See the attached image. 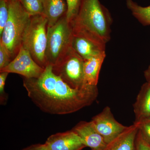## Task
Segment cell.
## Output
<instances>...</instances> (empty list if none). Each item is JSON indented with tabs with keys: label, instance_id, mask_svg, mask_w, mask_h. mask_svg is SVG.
Wrapping results in <instances>:
<instances>
[{
	"label": "cell",
	"instance_id": "8",
	"mask_svg": "<svg viewBox=\"0 0 150 150\" xmlns=\"http://www.w3.org/2000/svg\"><path fill=\"white\" fill-rule=\"evenodd\" d=\"M44 69L40 67L33 59L27 50L22 46L18 54L7 67L0 70V72L15 73L27 79L40 76Z\"/></svg>",
	"mask_w": 150,
	"mask_h": 150
},
{
	"label": "cell",
	"instance_id": "12",
	"mask_svg": "<svg viewBox=\"0 0 150 150\" xmlns=\"http://www.w3.org/2000/svg\"><path fill=\"white\" fill-rule=\"evenodd\" d=\"M138 131V124L134 123L107 144L103 150H136Z\"/></svg>",
	"mask_w": 150,
	"mask_h": 150
},
{
	"label": "cell",
	"instance_id": "17",
	"mask_svg": "<svg viewBox=\"0 0 150 150\" xmlns=\"http://www.w3.org/2000/svg\"><path fill=\"white\" fill-rule=\"evenodd\" d=\"M31 16L43 14V0H18Z\"/></svg>",
	"mask_w": 150,
	"mask_h": 150
},
{
	"label": "cell",
	"instance_id": "20",
	"mask_svg": "<svg viewBox=\"0 0 150 150\" xmlns=\"http://www.w3.org/2000/svg\"><path fill=\"white\" fill-rule=\"evenodd\" d=\"M136 123L138 124L139 131L142 137L150 144V117L142 119Z\"/></svg>",
	"mask_w": 150,
	"mask_h": 150
},
{
	"label": "cell",
	"instance_id": "21",
	"mask_svg": "<svg viewBox=\"0 0 150 150\" xmlns=\"http://www.w3.org/2000/svg\"><path fill=\"white\" fill-rule=\"evenodd\" d=\"M13 59L5 46L0 42V70L7 67Z\"/></svg>",
	"mask_w": 150,
	"mask_h": 150
},
{
	"label": "cell",
	"instance_id": "11",
	"mask_svg": "<svg viewBox=\"0 0 150 150\" xmlns=\"http://www.w3.org/2000/svg\"><path fill=\"white\" fill-rule=\"evenodd\" d=\"M72 130L80 137L86 147L91 149L103 150L106 146L103 138L97 131L91 121H81Z\"/></svg>",
	"mask_w": 150,
	"mask_h": 150
},
{
	"label": "cell",
	"instance_id": "19",
	"mask_svg": "<svg viewBox=\"0 0 150 150\" xmlns=\"http://www.w3.org/2000/svg\"><path fill=\"white\" fill-rule=\"evenodd\" d=\"M9 0H0V35H1L9 16Z\"/></svg>",
	"mask_w": 150,
	"mask_h": 150
},
{
	"label": "cell",
	"instance_id": "14",
	"mask_svg": "<svg viewBox=\"0 0 150 150\" xmlns=\"http://www.w3.org/2000/svg\"><path fill=\"white\" fill-rule=\"evenodd\" d=\"M43 14L48 20L47 26H53L67 13L64 0H43Z\"/></svg>",
	"mask_w": 150,
	"mask_h": 150
},
{
	"label": "cell",
	"instance_id": "15",
	"mask_svg": "<svg viewBox=\"0 0 150 150\" xmlns=\"http://www.w3.org/2000/svg\"><path fill=\"white\" fill-rule=\"evenodd\" d=\"M105 53L84 60L83 71L85 81L89 85L97 86L100 71L104 59Z\"/></svg>",
	"mask_w": 150,
	"mask_h": 150
},
{
	"label": "cell",
	"instance_id": "24",
	"mask_svg": "<svg viewBox=\"0 0 150 150\" xmlns=\"http://www.w3.org/2000/svg\"><path fill=\"white\" fill-rule=\"evenodd\" d=\"M22 150H50L46 144H34L24 148Z\"/></svg>",
	"mask_w": 150,
	"mask_h": 150
},
{
	"label": "cell",
	"instance_id": "9",
	"mask_svg": "<svg viewBox=\"0 0 150 150\" xmlns=\"http://www.w3.org/2000/svg\"><path fill=\"white\" fill-rule=\"evenodd\" d=\"M91 121L106 144L128 127L115 120L108 106L105 107L101 112L93 117Z\"/></svg>",
	"mask_w": 150,
	"mask_h": 150
},
{
	"label": "cell",
	"instance_id": "1",
	"mask_svg": "<svg viewBox=\"0 0 150 150\" xmlns=\"http://www.w3.org/2000/svg\"><path fill=\"white\" fill-rule=\"evenodd\" d=\"M23 86L28 95L38 108L54 115L76 112L91 105L98 95L97 86L86 84L81 88L71 87L53 72L48 65L40 76L24 78Z\"/></svg>",
	"mask_w": 150,
	"mask_h": 150
},
{
	"label": "cell",
	"instance_id": "22",
	"mask_svg": "<svg viewBox=\"0 0 150 150\" xmlns=\"http://www.w3.org/2000/svg\"><path fill=\"white\" fill-rule=\"evenodd\" d=\"M9 73L6 72H0V100L1 104L5 103L7 97L6 96L4 88L6 80Z\"/></svg>",
	"mask_w": 150,
	"mask_h": 150
},
{
	"label": "cell",
	"instance_id": "25",
	"mask_svg": "<svg viewBox=\"0 0 150 150\" xmlns=\"http://www.w3.org/2000/svg\"><path fill=\"white\" fill-rule=\"evenodd\" d=\"M144 76L147 82L150 83V65L148 67L147 69L145 71Z\"/></svg>",
	"mask_w": 150,
	"mask_h": 150
},
{
	"label": "cell",
	"instance_id": "6",
	"mask_svg": "<svg viewBox=\"0 0 150 150\" xmlns=\"http://www.w3.org/2000/svg\"><path fill=\"white\" fill-rule=\"evenodd\" d=\"M83 64V59L71 47L64 57L52 66V70L71 87L81 88L87 84L85 81Z\"/></svg>",
	"mask_w": 150,
	"mask_h": 150
},
{
	"label": "cell",
	"instance_id": "4",
	"mask_svg": "<svg viewBox=\"0 0 150 150\" xmlns=\"http://www.w3.org/2000/svg\"><path fill=\"white\" fill-rule=\"evenodd\" d=\"M73 34L72 26L66 15L53 26H47L46 57L48 65H56L69 50Z\"/></svg>",
	"mask_w": 150,
	"mask_h": 150
},
{
	"label": "cell",
	"instance_id": "27",
	"mask_svg": "<svg viewBox=\"0 0 150 150\" xmlns=\"http://www.w3.org/2000/svg\"><path fill=\"white\" fill-rule=\"evenodd\" d=\"M15 1H17V0H15Z\"/></svg>",
	"mask_w": 150,
	"mask_h": 150
},
{
	"label": "cell",
	"instance_id": "3",
	"mask_svg": "<svg viewBox=\"0 0 150 150\" xmlns=\"http://www.w3.org/2000/svg\"><path fill=\"white\" fill-rule=\"evenodd\" d=\"M31 16L18 0H9V16L0 42L5 46L13 60L18 54Z\"/></svg>",
	"mask_w": 150,
	"mask_h": 150
},
{
	"label": "cell",
	"instance_id": "16",
	"mask_svg": "<svg viewBox=\"0 0 150 150\" xmlns=\"http://www.w3.org/2000/svg\"><path fill=\"white\" fill-rule=\"evenodd\" d=\"M126 6L134 17L144 25H150V5L143 7L133 0H126Z\"/></svg>",
	"mask_w": 150,
	"mask_h": 150
},
{
	"label": "cell",
	"instance_id": "26",
	"mask_svg": "<svg viewBox=\"0 0 150 150\" xmlns=\"http://www.w3.org/2000/svg\"><path fill=\"white\" fill-rule=\"evenodd\" d=\"M91 150H96L91 149Z\"/></svg>",
	"mask_w": 150,
	"mask_h": 150
},
{
	"label": "cell",
	"instance_id": "23",
	"mask_svg": "<svg viewBox=\"0 0 150 150\" xmlns=\"http://www.w3.org/2000/svg\"><path fill=\"white\" fill-rule=\"evenodd\" d=\"M136 150H150V144L144 139L139 131L136 137Z\"/></svg>",
	"mask_w": 150,
	"mask_h": 150
},
{
	"label": "cell",
	"instance_id": "13",
	"mask_svg": "<svg viewBox=\"0 0 150 150\" xmlns=\"http://www.w3.org/2000/svg\"><path fill=\"white\" fill-rule=\"evenodd\" d=\"M135 114L134 123L150 117V83H146L142 86L133 105Z\"/></svg>",
	"mask_w": 150,
	"mask_h": 150
},
{
	"label": "cell",
	"instance_id": "5",
	"mask_svg": "<svg viewBox=\"0 0 150 150\" xmlns=\"http://www.w3.org/2000/svg\"><path fill=\"white\" fill-rule=\"evenodd\" d=\"M47 24L48 20L43 14L31 16L22 45L43 69L48 65L46 57Z\"/></svg>",
	"mask_w": 150,
	"mask_h": 150
},
{
	"label": "cell",
	"instance_id": "10",
	"mask_svg": "<svg viewBox=\"0 0 150 150\" xmlns=\"http://www.w3.org/2000/svg\"><path fill=\"white\" fill-rule=\"evenodd\" d=\"M50 150H82L86 147L73 130L50 136L45 143Z\"/></svg>",
	"mask_w": 150,
	"mask_h": 150
},
{
	"label": "cell",
	"instance_id": "18",
	"mask_svg": "<svg viewBox=\"0 0 150 150\" xmlns=\"http://www.w3.org/2000/svg\"><path fill=\"white\" fill-rule=\"evenodd\" d=\"M81 0H66L67 11L66 14L67 20L71 23L77 16Z\"/></svg>",
	"mask_w": 150,
	"mask_h": 150
},
{
	"label": "cell",
	"instance_id": "2",
	"mask_svg": "<svg viewBox=\"0 0 150 150\" xmlns=\"http://www.w3.org/2000/svg\"><path fill=\"white\" fill-rule=\"evenodd\" d=\"M112 19L99 0H81L77 16L71 24L73 29L88 32L107 43L110 39Z\"/></svg>",
	"mask_w": 150,
	"mask_h": 150
},
{
	"label": "cell",
	"instance_id": "7",
	"mask_svg": "<svg viewBox=\"0 0 150 150\" xmlns=\"http://www.w3.org/2000/svg\"><path fill=\"white\" fill-rule=\"evenodd\" d=\"M71 47L84 60L105 53L106 43L86 31L73 29Z\"/></svg>",
	"mask_w": 150,
	"mask_h": 150
}]
</instances>
